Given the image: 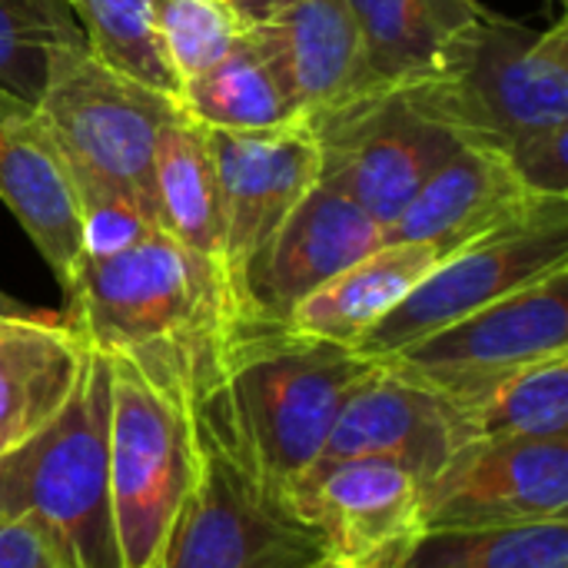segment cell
I'll list each match as a JSON object with an SVG mask.
<instances>
[{"label":"cell","instance_id":"6da1fadb","mask_svg":"<svg viewBox=\"0 0 568 568\" xmlns=\"http://www.w3.org/2000/svg\"><path fill=\"white\" fill-rule=\"evenodd\" d=\"M63 320L90 349L126 359L193 406L216 389L240 329L226 276L160 230L87 253Z\"/></svg>","mask_w":568,"mask_h":568},{"label":"cell","instance_id":"7a4b0ae2","mask_svg":"<svg viewBox=\"0 0 568 568\" xmlns=\"http://www.w3.org/2000/svg\"><path fill=\"white\" fill-rule=\"evenodd\" d=\"M376 359L286 326H240L200 419L276 496L326 456L346 396Z\"/></svg>","mask_w":568,"mask_h":568},{"label":"cell","instance_id":"3957f363","mask_svg":"<svg viewBox=\"0 0 568 568\" xmlns=\"http://www.w3.org/2000/svg\"><path fill=\"white\" fill-rule=\"evenodd\" d=\"M33 106L70 170L87 226V253L153 233V150L180 100L77 43L53 57Z\"/></svg>","mask_w":568,"mask_h":568},{"label":"cell","instance_id":"277c9868","mask_svg":"<svg viewBox=\"0 0 568 568\" xmlns=\"http://www.w3.org/2000/svg\"><path fill=\"white\" fill-rule=\"evenodd\" d=\"M110 366L87 346L80 383L57 419L0 459V519H27L60 568H120L106 483Z\"/></svg>","mask_w":568,"mask_h":568},{"label":"cell","instance_id":"5b68a950","mask_svg":"<svg viewBox=\"0 0 568 568\" xmlns=\"http://www.w3.org/2000/svg\"><path fill=\"white\" fill-rule=\"evenodd\" d=\"M406 93L459 143L513 160L532 140L568 126V20L529 30L486 13L463 57Z\"/></svg>","mask_w":568,"mask_h":568},{"label":"cell","instance_id":"8992f818","mask_svg":"<svg viewBox=\"0 0 568 568\" xmlns=\"http://www.w3.org/2000/svg\"><path fill=\"white\" fill-rule=\"evenodd\" d=\"M106 483L120 568H163L200 476V423L190 399L106 356Z\"/></svg>","mask_w":568,"mask_h":568},{"label":"cell","instance_id":"52a82bcc","mask_svg":"<svg viewBox=\"0 0 568 568\" xmlns=\"http://www.w3.org/2000/svg\"><path fill=\"white\" fill-rule=\"evenodd\" d=\"M568 356V266L379 359L456 409L513 373Z\"/></svg>","mask_w":568,"mask_h":568},{"label":"cell","instance_id":"ba28073f","mask_svg":"<svg viewBox=\"0 0 568 568\" xmlns=\"http://www.w3.org/2000/svg\"><path fill=\"white\" fill-rule=\"evenodd\" d=\"M562 266H568V200H549L523 223L443 256L403 303L356 343V353L386 359Z\"/></svg>","mask_w":568,"mask_h":568},{"label":"cell","instance_id":"9c48e42d","mask_svg":"<svg viewBox=\"0 0 568 568\" xmlns=\"http://www.w3.org/2000/svg\"><path fill=\"white\" fill-rule=\"evenodd\" d=\"M320 150V183L386 226L463 146L406 90H376L306 123Z\"/></svg>","mask_w":568,"mask_h":568},{"label":"cell","instance_id":"30bf717a","mask_svg":"<svg viewBox=\"0 0 568 568\" xmlns=\"http://www.w3.org/2000/svg\"><path fill=\"white\" fill-rule=\"evenodd\" d=\"M200 476L163 568H320L323 542L200 419Z\"/></svg>","mask_w":568,"mask_h":568},{"label":"cell","instance_id":"8fae6325","mask_svg":"<svg viewBox=\"0 0 568 568\" xmlns=\"http://www.w3.org/2000/svg\"><path fill=\"white\" fill-rule=\"evenodd\" d=\"M280 499L339 568H396L423 532V483L383 456H323Z\"/></svg>","mask_w":568,"mask_h":568},{"label":"cell","instance_id":"7c38bea8","mask_svg":"<svg viewBox=\"0 0 568 568\" xmlns=\"http://www.w3.org/2000/svg\"><path fill=\"white\" fill-rule=\"evenodd\" d=\"M568 519V436L466 439L423 486V529H506Z\"/></svg>","mask_w":568,"mask_h":568},{"label":"cell","instance_id":"4fadbf2b","mask_svg":"<svg viewBox=\"0 0 568 568\" xmlns=\"http://www.w3.org/2000/svg\"><path fill=\"white\" fill-rule=\"evenodd\" d=\"M383 243V226L343 193L316 183L246 266L236 310L243 326H286L326 280Z\"/></svg>","mask_w":568,"mask_h":568},{"label":"cell","instance_id":"5bb4252c","mask_svg":"<svg viewBox=\"0 0 568 568\" xmlns=\"http://www.w3.org/2000/svg\"><path fill=\"white\" fill-rule=\"evenodd\" d=\"M213 150L223 200V276L236 303L253 256L320 183V150L306 123L260 133L213 130Z\"/></svg>","mask_w":568,"mask_h":568},{"label":"cell","instance_id":"9a60e30c","mask_svg":"<svg viewBox=\"0 0 568 568\" xmlns=\"http://www.w3.org/2000/svg\"><path fill=\"white\" fill-rule=\"evenodd\" d=\"M0 200L67 293L87 256L80 200L43 116L7 90H0Z\"/></svg>","mask_w":568,"mask_h":568},{"label":"cell","instance_id":"2e32d148","mask_svg":"<svg viewBox=\"0 0 568 568\" xmlns=\"http://www.w3.org/2000/svg\"><path fill=\"white\" fill-rule=\"evenodd\" d=\"M549 200L568 196H539L503 153L463 143L386 226L383 243H426L449 256L523 223Z\"/></svg>","mask_w":568,"mask_h":568},{"label":"cell","instance_id":"e0dca14e","mask_svg":"<svg viewBox=\"0 0 568 568\" xmlns=\"http://www.w3.org/2000/svg\"><path fill=\"white\" fill-rule=\"evenodd\" d=\"M463 443V413L449 399L376 359L346 396L326 456H383L426 486Z\"/></svg>","mask_w":568,"mask_h":568},{"label":"cell","instance_id":"ac0fdd59","mask_svg":"<svg viewBox=\"0 0 568 568\" xmlns=\"http://www.w3.org/2000/svg\"><path fill=\"white\" fill-rule=\"evenodd\" d=\"M243 10L283 50L306 123L383 90L369 73L349 0H253Z\"/></svg>","mask_w":568,"mask_h":568},{"label":"cell","instance_id":"d6986e66","mask_svg":"<svg viewBox=\"0 0 568 568\" xmlns=\"http://www.w3.org/2000/svg\"><path fill=\"white\" fill-rule=\"evenodd\" d=\"M83 363L87 343L63 313L0 316V459L57 419Z\"/></svg>","mask_w":568,"mask_h":568},{"label":"cell","instance_id":"ffe728a7","mask_svg":"<svg viewBox=\"0 0 568 568\" xmlns=\"http://www.w3.org/2000/svg\"><path fill=\"white\" fill-rule=\"evenodd\" d=\"M349 7L383 90H413L443 77L489 13L479 0H349Z\"/></svg>","mask_w":568,"mask_h":568},{"label":"cell","instance_id":"44dd1931","mask_svg":"<svg viewBox=\"0 0 568 568\" xmlns=\"http://www.w3.org/2000/svg\"><path fill=\"white\" fill-rule=\"evenodd\" d=\"M176 100L193 120L223 133H260L306 123L283 50L253 17L223 60L190 80Z\"/></svg>","mask_w":568,"mask_h":568},{"label":"cell","instance_id":"7402d4cb","mask_svg":"<svg viewBox=\"0 0 568 568\" xmlns=\"http://www.w3.org/2000/svg\"><path fill=\"white\" fill-rule=\"evenodd\" d=\"M153 200L156 230L223 273V200L213 130L183 106L156 133Z\"/></svg>","mask_w":568,"mask_h":568},{"label":"cell","instance_id":"603a6c76","mask_svg":"<svg viewBox=\"0 0 568 568\" xmlns=\"http://www.w3.org/2000/svg\"><path fill=\"white\" fill-rule=\"evenodd\" d=\"M443 260L426 243H379L373 253L313 290L286 320V329L356 349V343Z\"/></svg>","mask_w":568,"mask_h":568},{"label":"cell","instance_id":"cb8c5ba5","mask_svg":"<svg viewBox=\"0 0 568 568\" xmlns=\"http://www.w3.org/2000/svg\"><path fill=\"white\" fill-rule=\"evenodd\" d=\"M396 568H568V519L506 529H423Z\"/></svg>","mask_w":568,"mask_h":568},{"label":"cell","instance_id":"d4e9b609","mask_svg":"<svg viewBox=\"0 0 568 568\" xmlns=\"http://www.w3.org/2000/svg\"><path fill=\"white\" fill-rule=\"evenodd\" d=\"M459 413L466 439H562L568 436V356L513 373Z\"/></svg>","mask_w":568,"mask_h":568},{"label":"cell","instance_id":"484cf974","mask_svg":"<svg viewBox=\"0 0 568 568\" xmlns=\"http://www.w3.org/2000/svg\"><path fill=\"white\" fill-rule=\"evenodd\" d=\"M87 43L67 0H0V90L37 103L60 50Z\"/></svg>","mask_w":568,"mask_h":568},{"label":"cell","instance_id":"4316f807","mask_svg":"<svg viewBox=\"0 0 568 568\" xmlns=\"http://www.w3.org/2000/svg\"><path fill=\"white\" fill-rule=\"evenodd\" d=\"M246 27L250 13L230 0H150V30L176 97L190 80L223 60Z\"/></svg>","mask_w":568,"mask_h":568},{"label":"cell","instance_id":"83f0119b","mask_svg":"<svg viewBox=\"0 0 568 568\" xmlns=\"http://www.w3.org/2000/svg\"><path fill=\"white\" fill-rule=\"evenodd\" d=\"M83 27L87 47L103 63L130 73L133 80L176 97V87L160 60L150 30V0H67Z\"/></svg>","mask_w":568,"mask_h":568},{"label":"cell","instance_id":"f1b7e54d","mask_svg":"<svg viewBox=\"0 0 568 568\" xmlns=\"http://www.w3.org/2000/svg\"><path fill=\"white\" fill-rule=\"evenodd\" d=\"M0 568H60L43 532L27 519H0Z\"/></svg>","mask_w":568,"mask_h":568},{"label":"cell","instance_id":"f546056e","mask_svg":"<svg viewBox=\"0 0 568 568\" xmlns=\"http://www.w3.org/2000/svg\"><path fill=\"white\" fill-rule=\"evenodd\" d=\"M50 310H37V306H27L20 300H13L10 293L0 290V316H47Z\"/></svg>","mask_w":568,"mask_h":568},{"label":"cell","instance_id":"4dcf8cb0","mask_svg":"<svg viewBox=\"0 0 568 568\" xmlns=\"http://www.w3.org/2000/svg\"><path fill=\"white\" fill-rule=\"evenodd\" d=\"M230 3H236V7H246V3H253V0H230Z\"/></svg>","mask_w":568,"mask_h":568},{"label":"cell","instance_id":"1f68e13d","mask_svg":"<svg viewBox=\"0 0 568 568\" xmlns=\"http://www.w3.org/2000/svg\"><path fill=\"white\" fill-rule=\"evenodd\" d=\"M320 568H339V566H320Z\"/></svg>","mask_w":568,"mask_h":568}]
</instances>
